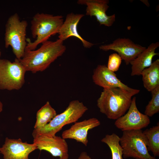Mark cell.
I'll use <instances>...</instances> for the list:
<instances>
[{
  "mask_svg": "<svg viewBox=\"0 0 159 159\" xmlns=\"http://www.w3.org/2000/svg\"><path fill=\"white\" fill-rule=\"evenodd\" d=\"M141 75L144 87L148 91L151 92L159 86V59H156L150 67L144 69Z\"/></svg>",
  "mask_w": 159,
  "mask_h": 159,
  "instance_id": "cell-17",
  "label": "cell"
},
{
  "mask_svg": "<svg viewBox=\"0 0 159 159\" xmlns=\"http://www.w3.org/2000/svg\"><path fill=\"white\" fill-rule=\"evenodd\" d=\"M108 0H79V4L87 6L86 14L95 16L100 25L110 27L115 21V15H108L106 12L109 8Z\"/></svg>",
  "mask_w": 159,
  "mask_h": 159,
  "instance_id": "cell-13",
  "label": "cell"
},
{
  "mask_svg": "<svg viewBox=\"0 0 159 159\" xmlns=\"http://www.w3.org/2000/svg\"><path fill=\"white\" fill-rule=\"evenodd\" d=\"M120 144L122 149L123 157L135 159H156L147 149V140L142 130L123 131Z\"/></svg>",
  "mask_w": 159,
  "mask_h": 159,
  "instance_id": "cell-6",
  "label": "cell"
},
{
  "mask_svg": "<svg viewBox=\"0 0 159 159\" xmlns=\"http://www.w3.org/2000/svg\"><path fill=\"white\" fill-rule=\"evenodd\" d=\"M135 95L119 87L103 89L97 101V105L102 113L108 118L116 120L128 110L132 97Z\"/></svg>",
  "mask_w": 159,
  "mask_h": 159,
  "instance_id": "cell-2",
  "label": "cell"
},
{
  "mask_svg": "<svg viewBox=\"0 0 159 159\" xmlns=\"http://www.w3.org/2000/svg\"><path fill=\"white\" fill-rule=\"evenodd\" d=\"M28 22L21 20L16 13L8 18L5 26V46H11L16 58L21 59L23 56L27 45L26 30Z\"/></svg>",
  "mask_w": 159,
  "mask_h": 159,
  "instance_id": "cell-5",
  "label": "cell"
},
{
  "mask_svg": "<svg viewBox=\"0 0 159 159\" xmlns=\"http://www.w3.org/2000/svg\"><path fill=\"white\" fill-rule=\"evenodd\" d=\"M62 15H53L44 13H36L31 21V30L33 38L31 42L27 39L26 48L30 50L35 49L40 44L48 40L52 36L58 34L64 21Z\"/></svg>",
  "mask_w": 159,
  "mask_h": 159,
  "instance_id": "cell-3",
  "label": "cell"
},
{
  "mask_svg": "<svg viewBox=\"0 0 159 159\" xmlns=\"http://www.w3.org/2000/svg\"><path fill=\"white\" fill-rule=\"evenodd\" d=\"M78 159H91V158L87 155L86 152H84L81 153Z\"/></svg>",
  "mask_w": 159,
  "mask_h": 159,
  "instance_id": "cell-23",
  "label": "cell"
},
{
  "mask_svg": "<svg viewBox=\"0 0 159 159\" xmlns=\"http://www.w3.org/2000/svg\"><path fill=\"white\" fill-rule=\"evenodd\" d=\"M87 110L82 102L78 100L72 101L63 112L57 115L45 126L34 129L32 135L33 138L41 135L54 136L64 126L76 122Z\"/></svg>",
  "mask_w": 159,
  "mask_h": 159,
  "instance_id": "cell-4",
  "label": "cell"
},
{
  "mask_svg": "<svg viewBox=\"0 0 159 159\" xmlns=\"http://www.w3.org/2000/svg\"><path fill=\"white\" fill-rule=\"evenodd\" d=\"M3 105L2 102L0 101V113H1L3 110Z\"/></svg>",
  "mask_w": 159,
  "mask_h": 159,
  "instance_id": "cell-24",
  "label": "cell"
},
{
  "mask_svg": "<svg viewBox=\"0 0 159 159\" xmlns=\"http://www.w3.org/2000/svg\"><path fill=\"white\" fill-rule=\"evenodd\" d=\"M143 132L147 140V149L151 151L154 156H159V124L147 129Z\"/></svg>",
  "mask_w": 159,
  "mask_h": 159,
  "instance_id": "cell-19",
  "label": "cell"
},
{
  "mask_svg": "<svg viewBox=\"0 0 159 159\" xmlns=\"http://www.w3.org/2000/svg\"><path fill=\"white\" fill-rule=\"evenodd\" d=\"M100 125V121L94 117L75 122L69 129L62 132V138L65 139H74L87 146L88 143L87 136L88 131Z\"/></svg>",
  "mask_w": 159,
  "mask_h": 159,
  "instance_id": "cell-14",
  "label": "cell"
},
{
  "mask_svg": "<svg viewBox=\"0 0 159 159\" xmlns=\"http://www.w3.org/2000/svg\"><path fill=\"white\" fill-rule=\"evenodd\" d=\"M1 49H0V59H1L0 58L1 56Z\"/></svg>",
  "mask_w": 159,
  "mask_h": 159,
  "instance_id": "cell-25",
  "label": "cell"
},
{
  "mask_svg": "<svg viewBox=\"0 0 159 159\" xmlns=\"http://www.w3.org/2000/svg\"><path fill=\"white\" fill-rule=\"evenodd\" d=\"M136 97L132 99L127 112L116 120L115 125L122 131L141 130L147 127L150 123L149 117L140 112L136 104Z\"/></svg>",
  "mask_w": 159,
  "mask_h": 159,
  "instance_id": "cell-8",
  "label": "cell"
},
{
  "mask_svg": "<svg viewBox=\"0 0 159 159\" xmlns=\"http://www.w3.org/2000/svg\"><path fill=\"white\" fill-rule=\"evenodd\" d=\"M33 143L37 149L47 151L53 156H58L59 159H68L67 144L65 139L60 136L39 135L34 138Z\"/></svg>",
  "mask_w": 159,
  "mask_h": 159,
  "instance_id": "cell-10",
  "label": "cell"
},
{
  "mask_svg": "<svg viewBox=\"0 0 159 159\" xmlns=\"http://www.w3.org/2000/svg\"><path fill=\"white\" fill-rule=\"evenodd\" d=\"M152 98L145 107V114L152 117L159 112V86L151 92Z\"/></svg>",
  "mask_w": 159,
  "mask_h": 159,
  "instance_id": "cell-21",
  "label": "cell"
},
{
  "mask_svg": "<svg viewBox=\"0 0 159 159\" xmlns=\"http://www.w3.org/2000/svg\"><path fill=\"white\" fill-rule=\"evenodd\" d=\"M26 71L19 60L14 62L6 59H0V89L18 90L25 82Z\"/></svg>",
  "mask_w": 159,
  "mask_h": 159,
  "instance_id": "cell-7",
  "label": "cell"
},
{
  "mask_svg": "<svg viewBox=\"0 0 159 159\" xmlns=\"http://www.w3.org/2000/svg\"><path fill=\"white\" fill-rule=\"evenodd\" d=\"M63 42L59 39L54 41L48 40L36 50L26 48L23 56L19 60L26 71L34 73L43 71L65 52Z\"/></svg>",
  "mask_w": 159,
  "mask_h": 159,
  "instance_id": "cell-1",
  "label": "cell"
},
{
  "mask_svg": "<svg viewBox=\"0 0 159 159\" xmlns=\"http://www.w3.org/2000/svg\"><path fill=\"white\" fill-rule=\"evenodd\" d=\"M57 115L56 110L47 101L37 112L34 129L42 128L50 122Z\"/></svg>",
  "mask_w": 159,
  "mask_h": 159,
  "instance_id": "cell-18",
  "label": "cell"
},
{
  "mask_svg": "<svg viewBox=\"0 0 159 159\" xmlns=\"http://www.w3.org/2000/svg\"><path fill=\"white\" fill-rule=\"evenodd\" d=\"M92 79L94 83L104 89L119 87L125 89L135 95L140 90L131 88L118 79L114 72L109 70L105 65H98L94 70Z\"/></svg>",
  "mask_w": 159,
  "mask_h": 159,
  "instance_id": "cell-11",
  "label": "cell"
},
{
  "mask_svg": "<svg viewBox=\"0 0 159 159\" xmlns=\"http://www.w3.org/2000/svg\"><path fill=\"white\" fill-rule=\"evenodd\" d=\"M37 149L34 143L23 142L20 138H6L4 144L0 147V153L3 159H29V154Z\"/></svg>",
  "mask_w": 159,
  "mask_h": 159,
  "instance_id": "cell-12",
  "label": "cell"
},
{
  "mask_svg": "<svg viewBox=\"0 0 159 159\" xmlns=\"http://www.w3.org/2000/svg\"><path fill=\"white\" fill-rule=\"evenodd\" d=\"M122 60L120 56L117 53L111 54L109 57L107 66V68L113 72L117 71L121 65Z\"/></svg>",
  "mask_w": 159,
  "mask_h": 159,
  "instance_id": "cell-22",
  "label": "cell"
},
{
  "mask_svg": "<svg viewBox=\"0 0 159 159\" xmlns=\"http://www.w3.org/2000/svg\"><path fill=\"white\" fill-rule=\"evenodd\" d=\"M120 138L115 133L106 135L101 140L109 147L112 159H123L122 149L120 144Z\"/></svg>",
  "mask_w": 159,
  "mask_h": 159,
  "instance_id": "cell-20",
  "label": "cell"
},
{
  "mask_svg": "<svg viewBox=\"0 0 159 159\" xmlns=\"http://www.w3.org/2000/svg\"><path fill=\"white\" fill-rule=\"evenodd\" d=\"M145 48V47L135 44L130 39L126 38H118L112 43L99 47V49L103 51L112 50L117 52L127 65L130 64Z\"/></svg>",
  "mask_w": 159,
  "mask_h": 159,
  "instance_id": "cell-9",
  "label": "cell"
},
{
  "mask_svg": "<svg viewBox=\"0 0 159 159\" xmlns=\"http://www.w3.org/2000/svg\"><path fill=\"white\" fill-rule=\"evenodd\" d=\"M159 47L158 42L151 44L130 62L132 76L141 75L144 69L151 65L154 57L159 54L155 52Z\"/></svg>",
  "mask_w": 159,
  "mask_h": 159,
  "instance_id": "cell-16",
  "label": "cell"
},
{
  "mask_svg": "<svg viewBox=\"0 0 159 159\" xmlns=\"http://www.w3.org/2000/svg\"><path fill=\"white\" fill-rule=\"evenodd\" d=\"M84 16L82 14H68L58 32V39L64 41L70 37H74L81 42L85 48H90L92 47L95 44L85 40L77 31L79 22Z\"/></svg>",
  "mask_w": 159,
  "mask_h": 159,
  "instance_id": "cell-15",
  "label": "cell"
}]
</instances>
